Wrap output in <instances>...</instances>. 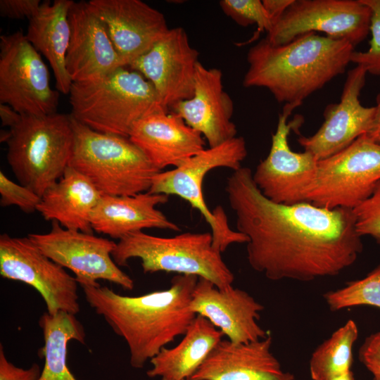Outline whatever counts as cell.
<instances>
[{"label":"cell","instance_id":"6da1fadb","mask_svg":"<svg viewBox=\"0 0 380 380\" xmlns=\"http://www.w3.org/2000/svg\"><path fill=\"white\" fill-rule=\"evenodd\" d=\"M225 191L237 231L248 239L250 266L270 280L337 276L363 250L351 209L275 203L262 194L246 167L233 171Z\"/></svg>","mask_w":380,"mask_h":380},{"label":"cell","instance_id":"7a4b0ae2","mask_svg":"<svg viewBox=\"0 0 380 380\" xmlns=\"http://www.w3.org/2000/svg\"><path fill=\"white\" fill-rule=\"evenodd\" d=\"M198 277L177 274L167 289L120 295L98 282L80 283L85 299L125 341L132 367L143 368L162 348L183 336L196 315L190 302Z\"/></svg>","mask_w":380,"mask_h":380},{"label":"cell","instance_id":"3957f363","mask_svg":"<svg viewBox=\"0 0 380 380\" xmlns=\"http://www.w3.org/2000/svg\"><path fill=\"white\" fill-rule=\"evenodd\" d=\"M354 46L346 40L308 32L274 45L265 38L248 51L244 87L268 89L279 103L296 108L343 73Z\"/></svg>","mask_w":380,"mask_h":380},{"label":"cell","instance_id":"277c9868","mask_svg":"<svg viewBox=\"0 0 380 380\" xmlns=\"http://www.w3.org/2000/svg\"><path fill=\"white\" fill-rule=\"evenodd\" d=\"M68 94L73 118L95 131L125 137L142 118L167 110L153 84L128 66L96 80L73 82Z\"/></svg>","mask_w":380,"mask_h":380},{"label":"cell","instance_id":"5b68a950","mask_svg":"<svg viewBox=\"0 0 380 380\" xmlns=\"http://www.w3.org/2000/svg\"><path fill=\"white\" fill-rule=\"evenodd\" d=\"M74 141L69 165L101 195L132 196L148 191L160 172L129 137L95 131L70 115Z\"/></svg>","mask_w":380,"mask_h":380},{"label":"cell","instance_id":"8992f818","mask_svg":"<svg viewBox=\"0 0 380 380\" xmlns=\"http://www.w3.org/2000/svg\"><path fill=\"white\" fill-rule=\"evenodd\" d=\"M112 258L119 267L139 258L144 273L174 272L195 275L221 290L232 286L234 275L213 246L210 232H185L172 237L132 233L116 243Z\"/></svg>","mask_w":380,"mask_h":380},{"label":"cell","instance_id":"52a82bcc","mask_svg":"<svg viewBox=\"0 0 380 380\" xmlns=\"http://www.w3.org/2000/svg\"><path fill=\"white\" fill-rule=\"evenodd\" d=\"M9 129L7 162L19 184L41 197L69 165L74 141L70 115H22Z\"/></svg>","mask_w":380,"mask_h":380},{"label":"cell","instance_id":"ba28073f","mask_svg":"<svg viewBox=\"0 0 380 380\" xmlns=\"http://www.w3.org/2000/svg\"><path fill=\"white\" fill-rule=\"evenodd\" d=\"M247 156L244 139L236 137L218 146L205 148L179 167L159 172L153 178L148 192L177 196L198 210L211 229L215 249L224 252L232 243H247L248 239L239 232L232 230L222 208L211 211L203 194V182L206 175L217 167L233 171L241 167Z\"/></svg>","mask_w":380,"mask_h":380},{"label":"cell","instance_id":"9c48e42d","mask_svg":"<svg viewBox=\"0 0 380 380\" xmlns=\"http://www.w3.org/2000/svg\"><path fill=\"white\" fill-rule=\"evenodd\" d=\"M380 182V144L361 135L348 146L319 160L306 202L334 209H354Z\"/></svg>","mask_w":380,"mask_h":380},{"label":"cell","instance_id":"30bf717a","mask_svg":"<svg viewBox=\"0 0 380 380\" xmlns=\"http://www.w3.org/2000/svg\"><path fill=\"white\" fill-rule=\"evenodd\" d=\"M59 91L49 70L22 30L0 37V103L21 115L56 113Z\"/></svg>","mask_w":380,"mask_h":380},{"label":"cell","instance_id":"8fae6325","mask_svg":"<svg viewBox=\"0 0 380 380\" xmlns=\"http://www.w3.org/2000/svg\"><path fill=\"white\" fill-rule=\"evenodd\" d=\"M0 274L35 289L49 315L65 312L75 315L80 310L76 278L44 254L28 236L0 235Z\"/></svg>","mask_w":380,"mask_h":380},{"label":"cell","instance_id":"7c38bea8","mask_svg":"<svg viewBox=\"0 0 380 380\" xmlns=\"http://www.w3.org/2000/svg\"><path fill=\"white\" fill-rule=\"evenodd\" d=\"M370 8L361 0H293L265 39L282 45L308 33L348 41L354 47L369 32Z\"/></svg>","mask_w":380,"mask_h":380},{"label":"cell","instance_id":"4fadbf2b","mask_svg":"<svg viewBox=\"0 0 380 380\" xmlns=\"http://www.w3.org/2000/svg\"><path fill=\"white\" fill-rule=\"evenodd\" d=\"M296 107L285 104L279 114L276 131L267 156L253 173V179L262 194L271 201L287 205L306 202L307 194L316 176L318 160L310 152L293 151L288 137L291 130L303 122L298 116L287 122Z\"/></svg>","mask_w":380,"mask_h":380},{"label":"cell","instance_id":"5bb4252c","mask_svg":"<svg viewBox=\"0 0 380 380\" xmlns=\"http://www.w3.org/2000/svg\"><path fill=\"white\" fill-rule=\"evenodd\" d=\"M28 238L47 257L70 270L78 284H94L99 279L119 285L125 290L134 287L133 279L112 258L116 243L93 233L68 229L52 221L45 234H29Z\"/></svg>","mask_w":380,"mask_h":380},{"label":"cell","instance_id":"9a60e30c","mask_svg":"<svg viewBox=\"0 0 380 380\" xmlns=\"http://www.w3.org/2000/svg\"><path fill=\"white\" fill-rule=\"evenodd\" d=\"M198 55L186 31L178 27L170 29L128 67L153 84L163 106L170 111L177 103L193 96Z\"/></svg>","mask_w":380,"mask_h":380},{"label":"cell","instance_id":"2e32d148","mask_svg":"<svg viewBox=\"0 0 380 380\" xmlns=\"http://www.w3.org/2000/svg\"><path fill=\"white\" fill-rule=\"evenodd\" d=\"M367 71L361 65L348 70L339 103L328 104L324 122L312 136L299 137L298 144L319 160L342 151L370 129L375 108L365 107L360 101Z\"/></svg>","mask_w":380,"mask_h":380},{"label":"cell","instance_id":"e0dca14e","mask_svg":"<svg viewBox=\"0 0 380 380\" xmlns=\"http://www.w3.org/2000/svg\"><path fill=\"white\" fill-rule=\"evenodd\" d=\"M124 66L149 51L169 31L162 13L140 0H91Z\"/></svg>","mask_w":380,"mask_h":380},{"label":"cell","instance_id":"ac0fdd59","mask_svg":"<svg viewBox=\"0 0 380 380\" xmlns=\"http://www.w3.org/2000/svg\"><path fill=\"white\" fill-rule=\"evenodd\" d=\"M190 309L209 320L235 344L255 341L269 335L258 324L264 306L239 288L221 290L211 281L198 277Z\"/></svg>","mask_w":380,"mask_h":380},{"label":"cell","instance_id":"d6986e66","mask_svg":"<svg viewBox=\"0 0 380 380\" xmlns=\"http://www.w3.org/2000/svg\"><path fill=\"white\" fill-rule=\"evenodd\" d=\"M68 20L70 39L65 66L72 82L96 80L124 66L105 26L88 1H74Z\"/></svg>","mask_w":380,"mask_h":380},{"label":"cell","instance_id":"ffe728a7","mask_svg":"<svg viewBox=\"0 0 380 380\" xmlns=\"http://www.w3.org/2000/svg\"><path fill=\"white\" fill-rule=\"evenodd\" d=\"M185 122L199 132L209 147L218 146L236 137L232 121L234 103L224 90L220 69L197 65L193 96L171 108Z\"/></svg>","mask_w":380,"mask_h":380},{"label":"cell","instance_id":"44dd1931","mask_svg":"<svg viewBox=\"0 0 380 380\" xmlns=\"http://www.w3.org/2000/svg\"><path fill=\"white\" fill-rule=\"evenodd\" d=\"M129 139L159 170L179 167L204 150L203 137L174 112L151 113L132 127Z\"/></svg>","mask_w":380,"mask_h":380},{"label":"cell","instance_id":"7402d4cb","mask_svg":"<svg viewBox=\"0 0 380 380\" xmlns=\"http://www.w3.org/2000/svg\"><path fill=\"white\" fill-rule=\"evenodd\" d=\"M272 338L235 344L222 339L191 380H295L271 351Z\"/></svg>","mask_w":380,"mask_h":380},{"label":"cell","instance_id":"603a6c76","mask_svg":"<svg viewBox=\"0 0 380 380\" xmlns=\"http://www.w3.org/2000/svg\"><path fill=\"white\" fill-rule=\"evenodd\" d=\"M168 198L148 191L132 196L102 195L91 216V227L119 240L145 229L179 232V226L156 208Z\"/></svg>","mask_w":380,"mask_h":380},{"label":"cell","instance_id":"cb8c5ba5","mask_svg":"<svg viewBox=\"0 0 380 380\" xmlns=\"http://www.w3.org/2000/svg\"><path fill=\"white\" fill-rule=\"evenodd\" d=\"M101 196L89 179L68 165L42 194L37 211L65 229L93 233L91 216Z\"/></svg>","mask_w":380,"mask_h":380},{"label":"cell","instance_id":"d4e9b609","mask_svg":"<svg viewBox=\"0 0 380 380\" xmlns=\"http://www.w3.org/2000/svg\"><path fill=\"white\" fill-rule=\"evenodd\" d=\"M72 0L43 1L36 14L29 20L26 39L49 61L53 72L56 87L69 94L72 80L65 66L70 39L68 13Z\"/></svg>","mask_w":380,"mask_h":380},{"label":"cell","instance_id":"484cf974","mask_svg":"<svg viewBox=\"0 0 380 380\" xmlns=\"http://www.w3.org/2000/svg\"><path fill=\"white\" fill-rule=\"evenodd\" d=\"M223 336L209 320L197 315L177 346L162 348L150 360L152 367L147 376L160 380L190 379Z\"/></svg>","mask_w":380,"mask_h":380},{"label":"cell","instance_id":"4316f807","mask_svg":"<svg viewBox=\"0 0 380 380\" xmlns=\"http://www.w3.org/2000/svg\"><path fill=\"white\" fill-rule=\"evenodd\" d=\"M44 345L42 355L43 369L37 380H77L67 365L68 343L75 340L85 343V331L75 315L58 312L55 315L44 312L39 320Z\"/></svg>","mask_w":380,"mask_h":380},{"label":"cell","instance_id":"83f0119b","mask_svg":"<svg viewBox=\"0 0 380 380\" xmlns=\"http://www.w3.org/2000/svg\"><path fill=\"white\" fill-rule=\"evenodd\" d=\"M358 333L355 322L349 319L319 344L309 362L311 379L331 380L350 371L353 348Z\"/></svg>","mask_w":380,"mask_h":380},{"label":"cell","instance_id":"f1b7e54d","mask_svg":"<svg viewBox=\"0 0 380 380\" xmlns=\"http://www.w3.org/2000/svg\"><path fill=\"white\" fill-rule=\"evenodd\" d=\"M323 297L329 310L334 312L359 305L377 308L380 302V265L364 278L327 291Z\"/></svg>","mask_w":380,"mask_h":380},{"label":"cell","instance_id":"f546056e","mask_svg":"<svg viewBox=\"0 0 380 380\" xmlns=\"http://www.w3.org/2000/svg\"><path fill=\"white\" fill-rule=\"evenodd\" d=\"M220 6L224 13L242 27L256 24L255 39L260 32H270L273 23L260 0H221Z\"/></svg>","mask_w":380,"mask_h":380},{"label":"cell","instance_id":"4dcf8cb0","mask_svg":"<svg viewBox=\"0 0 380 380\" xmlns=\"http://www.w3.org/2000/svg\"><path fill=\"white\" fill-rule=\"evenodd\" d=\"M371 10L369 32L372 39L366 51H353L350 62L363 65L367 73L380 76V0H361Z\"/></svg>","mask_w":380,"mask_h":380},{"label":"cell","instance_id":"1f68e13d","mask_svg":"<svg viewBox=\"0 0 380 380\" xmlns=\"http://www.w3.org/2000/svg\"><path fill=\"white\" fill-rule=\"evenodd\" d=\"M353 211L358 234L369 236L380 244V182L372 195Z\"/></svg>","mask_w":380,"mask_h":380},{"label":"cell","instance_id":"d6a6232c","mask_svg":"<svg viewBox=\"0 0 380 380\" xmlns=\"http://www.w3.org/2000/svg\"><path fill=\"white\" fill-rule=\"evenodd\" d=\"M0 205H16L26 213L37 211L41 197L25 186L16 184L0 172Z\"/></svg>","mask_w":380,"mask_h":380},{"label":"cell","instance_id":"836d02e7","mask_svg":"<svg viewBox=\"0 0 380 380\" xmlns=\"http://www.w3.org/2000/svg\"><path fill=\"white\" fill-rule=\"evenodd\" d=\"M358 357L373 378L380 379V331L365 339L359 349Z\"/></svg>","mask_w":380,"mask_h":380},{"label":"cell","instance_id":"e575fe53","mask_svg":"<svg viewBox=\"0 0 380 380\" xmlns=\"http://www.w3.org/2000/svg\"><path fill=\"white\" fill-rule=\"evenodd\" d=\"M40 0H1L0 15L14 20L31 19L37 12Z\"/></svg>","mask_w":380,"mask_h":380},{"label":"cell","instance_id":"d590c367","mask_svg":"<svg viewBox=\"0 0 380 380\" xmlns=\"http://www.w3.org/2000/svg\"><path fill=\"white\" fill-rule=\"evenodd\" d=\"M40 374V368L37 364L28 369L14 365L7 360L4 347L0 345V380H37Z\"/></svg>","mask_w":380,"mask_h":380},{"label":"cell","instance_id":"8d00e7d4","mask_svg":"<svg viewBox=\"0 0 380 380\" xmlns=\"http://www.w3.org/2000/svg\"><path fill=\"white\" fill-rule=\"evenodd\" d=\"M293 0H262V4L267 12L273 25L281 18Z\"/></svg>","mask_w":380,"mask_h":380},{"label":"cell","instance_id":"74e56055","mask_svg":"<svg viewBox=\"0 0 380 380\" xmlns=\"http://www.w3.org/2000/svg\"><path fill=\"white\" fill-rule=\"evenodd\" d=\"M21 116L22 115L11 106L5 103L0 104V117L3 127H9V128L13 127L20 121Z\"/></svg>","mask_w":380,"mask_h":380},{"label":"cell","instance_id":"f35d334b","mask_svg":"<svg viewBox=\"0 0 380 380\" xmlns=\"http://www.w3.org/2000/svg\"><path fill=\"white\" fill-rule=\"evenodd\" d=\"M375 113L369 130L365 134L371 140L380 144V93L376 98Z\"/></svg>","mask_w":380,"mask_h":380},{"label":"cell","instance_id":"ab89813d","mask_svg":"<svg viewBox=\"0 0 380 380\" xmlns=\"http://www.w3.org/2000/svg\"><path fill=\"white\" fill-rule=\"evenodd\" d=\"M331 380H355V378L354 376V374L352 372V371H349L348 372L344 374H342L341 376H338L336 378H334Z\"/></svg>","mask_w":380,"mask_h":380},{"label":"cell","instance_id":"60d3db41","mask_svg":"<svg viewBox=\"0 0 380 380\" xmlns=\"http://www.w3.org/2000/svg\"><path fill=\"white\" fill-rule=\"evenodd\" d=\"M10 137H11L10 129L8 130H5V129L1 130V132H0V141H1V143H2V142L7 143V141L10 139Z\"/></svg>","mask_w":380,"mask_h":380},{"label":"cell","instance_id":"b9f144b4","mask_svg":"<svg viewBox=\"0 0 380 380\" xmlns=\"http://www.w3.org/2000/svg\"><path fill=\"white\" fill-rule=\"evenodd\" d=\"M372 380H380V379H376V378H373Z\"/></svg>","mask_w":380,"mask_h":380},{"label":"cell","instance_id":"7bdbcfd3","mask_svg":"<svg viewBox=\"0 0 380 380\" xmlns=\"http://www.w3.org/2000/svg\"><path fill=\"white\" fill-rule=\"evenodd\" d=\"M183 380H191L190 379H183Z\"/></svg>","mask_w":380,"mask_h":380}]
</instances>
